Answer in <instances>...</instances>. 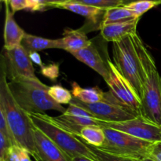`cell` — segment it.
<instances>
[{
  "mask_svg": "<svg viewBox=\"0 0 161 161\" xmlns=\"http://www.w3.org/2000/svg\"><path fill=\"white\" fill-rule=\"evenodd\" d=\"M53 8L67 9L86 17L88 23L85 24L84 26L81 28V29H83L86 33L94 29L100 30L104 15L107 10L105 9H100L94 6H87L78 3H72V2L56 5Z\"/></svg>",
  "mask_w": 161,
  "mask_h": 161,
  "instance_id": "4fadbf2b",
  "label": "cell"
},
{
  "mask_svg": "<svg viewBox=\"0 0 161 161\" xmlns=\"http://www.w3.org/2000/svg\"><path fill=\"white\" fill-rule=\"evenodd\" d=\"M149 157L156 161H161V142L153 144L149 149Z\"/></svg>",
  "mask_w": 161,
  "mask_h": 161,
  "instance_id": "f546056e",
  "label": "cell"
},
{
  "mask_svg": "<svg viewBox=\"0 0 161 161\" xmlns=\"http://www.w3.org/2000/svg\"><path fill=\"white\" fill-rule=\"evenodd\" d=\"M140 18L119 23L102 25L100 28L102 39L107 42H114L131 34H136Z\"/></svg>",
  "mask_w": 161,
  "mask_h": 161,
  "instance_id": "9a60e30c",
  "label": "cell"
},
{
  "mask_svg": "<svg viewBox=\"0 0 161 161\" xmlns=\"http://www.w3.org/2000/svg\"><path fill=\"white\" fill-rule=\"evenodd\" d=\"M48 92L50 97L60 105L70 104L73 99L72 92L60 85H53L50 86Z\"/></svg>",
  "mask_w": 161,
  "mask_h": 161,
  "instance_id": "7402d4cb",
  "label": "cell"
},
{
  "mask_svg": "<svg viewBox=\"0 0 161 161\" xmlns=\"http://www.w3.org/2000/svg\"><path fill=\"white\" fill-rule=\"evenodd\" d=\"M40 4L42 5L43 10L47 8H53L56 5L61 4V3H69L71 0H39Z\"/></svg>",
  "mask_w": 161,
  "mask_h": 161,
  "instance_id": "4dcf8cb0",
  "label": "cell"
},
{
  "mask_svg": "<svg viewBox=\"0 0 161 161\" xmlns=\"http://www.w3.org/2000/svg\"><path fill=\"white\" fill-rule=\"evenodd\" d=\"M61 50H64L69 53L77 52L91 45L92 41L86 36V33L83 29H72L66 28L61 38Z\"/></svg>",
  "mask_w": 161,
  "mask_h": 161,
  "instance_id": "e0dca14e",
  "label": "cell"
},
{
  "mask_svg": "<svg viewBox=\"0 0 161 161\" xmlns=\"http://www.w3.org/2000/svg\"><path fill=\"white\" fill-rule=\"evenodd\" d=\"M72 94L73 97L86 104L102 102L105 97V92L98 87H81L75 82L72 83Z\"/></svg>",
  "mask_w": 161,
  "mask_h": 161,
  "instance_id": "d6986e66",
  "label": "cell"
},
{
  "mask_svg": "<svg viewBox=\"0 0 161 161\" xmlns=\"http://www.w3.org/2000/svg\"><path fill=\"white\" fill-rule=\"evenodd\" d=\"M135 1H141V0H124V6H126V5L129 4V3H133V2H135ZM149 1L158 2V3H160L161 4V0H149Z\"/></svg>",
  "mask_w": 161,
  "mask_h": 161,
  "instance_id": "836d02e7",
  "label": "cell"
},
{
  "mask_svg": "<svg viewBox=\"0 0 161 161\" xmlns=\"http://www.w3.org/2000/svg\"><path fill=\"white\" fill-rule=\"evenodd\" d=\"M89 147L96 156L97 161H140L138 159L110 153L105 152L99 148L94 147V146H90V145Z\"/></svg>",
  "mask_w": 161,
  "mask_h": 161,
  "instance_id": "d4e9b609",
  "label": "cell"
},
{
  "mask_svg": "<svg viewBox=\"0 0 161 161\" xmlns=\"http://www.w3.org/2000/svg\"><path fill=\"white\" fill-rule=\"evenodd\" d=\"M70 2L82 3L105 9L124 6V0H71Z\"/></svg>",
  "mask_w": 161,
  "mask_h": 161,
  "instance_id": "603a6c76",
  "label": "cell"
},
{
  "mask_svg": "<svg viewBox=\"0 0 161 161\" xmlns=\"http://www.w3.org/2000/svg\"><path fill=\"white\" fill-rule=\"evenodd\" d=\"M53 119L77 137H79L83 127L86 126L101 127L99 119L94 118L85 109L72 103L69 104V108H66L64 113L57 117H53Z\"/></svg>",
  "mask_w": 161,
  "mask_h": 161,
  "instance_id": "8fae6325",
  "label": "cell"
},
{
  "mask_svg": "<svg viewBox=\"0 0 161 161\" xmlns=\"http://www.w3.org/2000/svg\"><path fill=\"white\" fill-rule=\"evenodd\" d=\"M0 77V109L4 113L8 124L17 144L38 160L34 137V125L28 113L20 106L13 96L6 81V74L1 68Z\"/></svg>",
  "mask_w": 161,
  "mask_h": 161,
  "instance_id": "7a4b0ae2",
  "label": "cell"
},
{
  "mask_svg": "<svg viewBox=\"0 0 161 161\" xmlns=\"http://www.w3.org/2000/svg\"><path fill=\"white\" fill-rule=\"evenodd\" d=\"M21 45L28 52H38L47 49H61V39H50L26 33Z\"/></svg>",
  "mask_w": 161,
  "mask_h": 161,
  "instance_id": "ac0fdd59",
  "label": "cell"
},
{
  "mask_svg": "<svg viewBox=\"0 0 161 161\" xmlns=\"http://www.w3.org/2000/svg\"><path fill=\"white\" fill-rule=\"evenodd\" d=\"M149 52L138 33L113 42L115 66L131 84L140 99L142 97L146 78L145 61Z\"/></svg>",
  "mask_w": 161,
  "mask_h": 161,
  "instance_id": "6da1fadb",
  "label": "cell"
},
{
  "mask_svg": "<svg viewBox=\"0 0 161 161\" xmlns=\"http://www.w3.org/2000/svg\"><path fill=\"white\" fill-rule=\"evenodd\" d=\"M6 161H31L30 153L19 146L10 148Z\"/></svg>",
  "mask_w": 161,
  "mask_h": 161,
  "instance_id": "484cf974",
  "label": "cell"
},
{
  "mask_svg": "<svg viewBox=\"0 0 161 161\" xmlns=\"http://www.w3.org/2000/svg\"><path fill=\"white\" fill-rule=\"evenodd\" d=\"M3 3H5V5H9V1L10 0H1Z\"/></svg>",
  "mask_w": 161,
  "mask_h": 161,
  "instance_id": "d590c367",
  "label": "cell"
},
{
  "mask_svg": "<svg viewBox=\"0 0 161 161\" xmlns=\"http://www.w3.org/2000/svg\"><path fill=\"white\" fill-rule=\"evenodd\" d=\"M145 72L142 116L161 127V76L150 52L146 58Z\"/></svg>",
  "mask_w": 161,
  "mask_h": 161,
  "instance_id": "5b68a950",
  "label": "cell"
},
{
  "mask_svg": "<svg viewBox=\"0 0 161 161\" xmlns=\"http://www.w3.org/2000/svg\"><path fill=\"white\" fill-rule=\"evenodd\" d=\"M29 57L31 61H32V63H35V64H38L39 66H40V68L43 65L40 55L38 53V52H36V51L31 52V53H29Z\"/></svg>",
  "mask_w": 161,
  "mask_h": 161,
  "instance_id": "1f68e13d",
  "label": "cell"
},
{
  "mask_svg": "<svg viewBox=\"0 0 161 161\" xmlns=\"http://www.w3.org/2000/svg\"><path fill=\"white\" fill-rule=\"evenodd\" d=\"M9 7L14 13L17 11L27 9L31 11L32 9V0H10Z\"/></svg>",
  "mask_w": 161,
  "mask_h": 161,
  "instance_id": "f1b7e54d",
  "label": "cell"
},
{
  "mask_svg": "<svg viewBox=\"0 0 161 161\" xmlns=\"http://www.w3.org/2000/svg\"><path fill=\"white\" fill-rule=\"evenodd\" d=\"M1 68L10 81L17 79L39 80L35 74L29 53L22 45L11 50H4L1 57Z\"/></svg>",
  "mask_w": 161,
  "mask_h": 161,
  "instance_id": "ba28073f",
  "label": "cell"
},
{
  "mask_svg": "<svg viewBox=\"0 0 161 161\" xmlns=\"http://www.w3.org/2000/svg\"><path fill=\"white\" fill-rule=\"evenodd\" d=\"M28 115L33 125L45 134L71 159L85 157L97 161L87 143L59 125L52 116L46 113H28Z\"/></svg>",
  "mask_w": 161,
  "mask_h": 161,
  "instance_id": "277c9868",
  "label": "cell"
},
{
  "mask_svg": "<svg viewBox=\"0 0 161 161\" xmlns=\"http://www.w3.org/2000/svg\"><path fill=\"white\" fill-rule=\"evenodd\" d=\"M40 72L42 75L50 79L52 81H55L59 76V64L52 63V64L42 65L41 67Z\"/></svg>",
  "mask_w": 161,
  "mask_h": 161,
  "instance_id": "83f0119b",
  "label": "cell"
},
{
  "mask_svg": "<svg viewBox=\"0 0 161 161\" xmlns=\"http://www.w3.org/2000/svg\"><path fill=\"white\" fill-rule=\"evenodd\" d=\"M136 18H140V17H138L133 11L127 9L125 6H118V7L107 9L102 20V26L109 24L134 20Z\"/></svg>",
  "mask_w": 161,
  "mask_h": 161,
  "instance_id": "ffe728a7",
  "label": "cell"
},
{
  "mask_svg": "<svg viewBox=\"0 0 161 161\" xmlns=\"http://www.w3.org/2000/svg\"><path fill=\"white\" fill-rule=\"evenodd\" d=\"M101 127H107L127 133L144 141L161 142V127L148 120L142 116L120 122L100 120Z\"/></svg>",
  "mask_w": 161,
  "mask_h": 161,
  "instance_id": "9c48e42d",
  "label": "cell"
},
{
  "mask_svg": "<svg viewBox=\"0 0 161 161\" xmlns=\"http://www.w3.org/2000/svg\"><path fill=\"white\" fill-rule=\"evenodd\" d=\"M72 161H96V160H93L91 159L87 158V157H74V158L72 159Z\"/></svg>",
  "mask_w": 161,
  "mask_h": 161,
  "instance_id": "d6a6232c",
  "label": "cell"
},
{
  "mask_svg": "<svg viewBox=\"0 0 161 161\" xmlns=\"http://www.w3.org/2000/svg\"><path fill=\"white\" fill-rule=\"evenodd\" d=\"M140 161H156L155 160H153V158H151V157H144V158L141 159Z\"/></svg>",
  "mask_w": 161,
  "mask_h": 161,
  "instance_id": "e575fe53",
  "label": "cell"
},
{
  "mask_svg": "<svg viewBox=\"0 0 161 161\" xmlns=\"http://www.w3.org/2000/svg\"><path fill=\"white\" fill-rule=\"evenodd\" d=\"M160 5L158 2L149 1V0H141V1H135L126 5L125 6L127 9L133 11L138 17H141L142 15L149 11V9H153L155 6Z\"/></svg>",
  "mask_w": 161,
  "mask_h": 161,
  "instance_id": "cb8c5ba5",
  "label": "cell"
},
{
  "mask_svg": "<svg viewBox=\"0 0 161 161\" xmlns=\"http://www.w3.org/2000/svg\"><path fill=\"white\" fill-rule=\"evenodd\" d=\"M109 77L105 81L109 87V91L122 103L142 116V101L135 90L128 80L121 75L111 60L109 61Z\"/></svg>",
  "mask_w": 161,
  "mask_h": 161,
  "instance_id": "30bf717a",
  "label": "cell"
},
{
  "mask_svg": "<svg viewBox=\"0 0 161 161\" xmlns=\"http://www.w3.org/2000/svg\"><path fill=\"white\" fill-rule=\"evenodd\" d=\"M71 103L83 108L97 119L107 122H120L135 119L139 115L118 100L111 91L105 92L102 102L86 104L73 97Z\"/></svg>",
  "mask_w": 161,
  "mask_h": 161,
  "instance_id": "52a82bcc",
  "label": "cell"
},
{
  "mask_svg": "<svg viewBox=\"0 0 161 161\" xmlns=\"http://www.w3.org/2000/svg\"><path fill=\"white\" fill-rule=\"evenodd\" d=\"M0 132L4 135V136L9 140L13 146H19L12 131H11V129L8 124L4 113L1 109H0Z\"/></svg>",
  "mask_w": 161,
  "mask_h": 161,
  "instance_id": "4316f807",
  "label": "cell"
},
{
  "mask_svg": "<svg viewBox=\"0 0 161 161\" xmlns=\"http://www.w3.org/2000/svg\"><path fill=\"white\" fill-rule=\"evenodd\" d=\"M9 83L13 96L20 106L28 113H45L55 110L62 113L66 111L49 94V87L39 80L17 79Z\"/></svg>",
  "mask_w": 161,
  "mask_h": 161,
  "instance_id": "3957f363",
  "label": "cell"
},
{
  "mask_svg": "<svg viewBox=\"0 0 161 161\" xmlns=\"http://www.w3.org/2000/svg\"><path fill=\"white\" fill-rule=\"evenodd\" d=\"M37 161H72L53 141L34 126Z\"/></svg>",
  "mask_w": 161,
  "mask_h": 161,
  "instance_id": "5bb4252c",
  "label": "cell"
},
{
  "mask_svg": "<svg viewBox=\"0 0 161 161\" xmlns=\"http://www.w3.org/2000/svg\"><path fill=\"white\" fill-rule=\"evenodd\" d=\"M6 6V18L4 25V50H11L21 45L26 32L22 29L14 19V13Z\"/></svg>",
  "mask_w": 161,
  "mask_h": 161,
  "instance_id": "2e32d148",
  "label": "cell"
},
{
  "mask_svg": "<svg viewBox=\"0 0 161 161\" xmlns=\"http://www.w3.org/2000/svg\"><path fill=\"white\" fill-rule=\"evenodd\" d=\"M105 135V141L99 149L116 155L141 159L149 157V149L153 143L144 141L127 133L102 127Z\"/></svg>",
  "mask_w": 161,
  "mask_h": 161,
  "instance_id": "8992f818",
  "label": "cell"
},
{
  "mask_svg": "<svg viewBox=\"0 0 161 161\" xmlns=\"http://www.w3.org/2000/svg\"><path fill=\"white\" fill-rule=\"evenodd\" d=\"M91 41L92 42L91 45L77 52H73L71 54L75 57L77 60L95 71L104 79L105 81H107L110 73V59L108 58H104L95 42L93 40Z\"/></svg>",
  "mask_w": 161,
  "mask_h": 161,
  "instance_id": "7c38bea8",
  "label": "cell"
},
{
  "mask_svg": "<svg viewBox=\"0 0 161 161\" xmlns=\"http://www.w3.org/2000/svg\"><path fill=\"white\" fill-rule=\"evenodd\" d=\"M79 137L90 146L100 148L105 141V135L103 128L97 126H86L83 127Z\"/></svg>",
  "mask_w": 161,
  "mask_h": 161,
  "instance_id": "44dd1931",
  "label": "cell"
}]
</instances>
